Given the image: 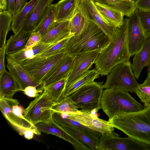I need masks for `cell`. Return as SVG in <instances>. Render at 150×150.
Here are the masks:
<instances>
[{
    "label": "cell",
    "instance_id": "obj_30",
    "mask_svg": "<svg viewBox=\"0 0 150 150\" xmlns=\"http://www.w3.org/2000/svg\"><path fill=\"white\" fill-rule=\"evenodd\" d=\"M109 6L122 12L124 16L129 17L137 9L135 1L123 0H93Z\"/></svg>",
    "mask_w": 150,
    "mask_h": 150
},
{
    "label": "cell",
    "instance_id": "obj_1",
    "mask_svg": "<svg viewBox=\"0 0 150 150\" xmlns=\"http://www.w3.org/2000/svg\"><path fill=\"white\" fill-rule=\"evenodd\" d=\"M128 25L127 18L121 25L114 29L110 41L99 52L94 64L100 75H106L117 64L130 61L127 42Z\"/></svg>",
    "mask_w": 150,
    "mask_h": 150
},
{
    "label": "cell",
    "instance_id": "obj_9",
    "mask_svg": "<svg viewBox=\"0 0 150 150\" xmlns=\"http://www.w3.org/2000/svg\"><path fill=\"white\" fill-rule=\"evenodd\" d=\"M54 102L43 91L31 101L24 111L25 117L35 125L52 119L54 112L52 107Z\"/></svg>",
    "mask_w": 150,
    "mask_h": 150
},
{
    "label": "cell",
    "instance_id": "obj_34",
    "mask_svg": "<svg viewBox=\"0 0 150 150\" xmlns=\"http://www.w3.org/2000/svg\"><path fill=\"white\" fill-rule=\"evenodd\" d=\"M135 93L145 108L150 107V74L142 84H139Z\"/></svg>",
    "mask_w": 150,
    "mask_h": 150
},
{
    "label": "cell",
    "instance_id": "obj_10",
    "mask_svg": "<svg viewBox=\"0 0 150 150\" xmlns=\"http://www.w3.org/2000/svg\"><path fill=\"white\" fill-rule=\"evenodd\" d=\"M113 133L101 135L98 150H147L148 144L130 137H120Z\"/></svg>",
    "mask_w": 150,
    "mask_h": 150
},
{
    "label": "cell",
    "instance_id": "obj_23",
    "mask_svg": "<svg viewBox=\"0 0 150 150\" xmlns=\"http://www.w3.org/2000/svg\"><path fill=\"white\" fill-rule=\"evenodd\" d=\"M32 32L20 31L17 34L11 35L6 45V54L9 56L25 48Z\"/></svg>",
    "mask_w": 150,
    "mask_h": 150
},
{
    "label": "cell",
    "instance_id": "obj_38",
    "mask_svg": "<svg viewBox=\"0 0 150 150\" xmlns=\"http://www.w3.org/2000/svg\"><path fill=\"white\" fill-rule=\"evenodd\" d=\"M138 14L144 35L146 37L150 34V11L138 9Z\"/></svg>",
    "mask_w": 150,
    "mask_h": 150
},
{
    "label": "cell",
    "instance_id": "obj_28",
    "mask_svg": "<svg viewBox=\"0 0 150 150\" xmlns=\"http://www.w3.org/2000/svg\"><path fill=\"white\" fill-rule=\"evenodd\" d=\"M88 21L85 8L80 1L75 14L70 21V33L74 35L79 34Z\"/></svg>",
    "mask_w": 150,
    "mask_h": 150
},
{
    "label": "cell",
    "instance_id": "obj_4",
    "mask_svg": "<svg viewBox=\"0 0 150 150\" xmlns=\"http://www.w3.org/2000/svg\"><path fill=\"white\" fill-rule=\"evenodd\" d=\"M100 106L109 119L116 115L137 112L145 108L128 92L115 88L105 89L103 91Z\"/></svg>",
    "mask_w": 150,
    "mask_h": 150
},
{
    "label": "cell",
    "instance_id": "obj_16",
    "mask_svg": "<svg viewBox=\"0 0 150 150\" xmlns=\"http://www.w3.org/2000/svg\"><path fill=\"white\" fill-rule=\"evenodd\" d=\"M60 125L67 132L76 139L87 145L91 150H98L100 138L102 135L100 133L67 124Z\"/></svg>",
    "mask_w": 150,
    "mask_h": 150
},
{
    "label": "cell",
    "instance_id": "obj_22",
    "mask_svg": "<svg viewBox=\"0 0 150 150\" xmlns=\"http://www.w3.org/2000/svg\"><path fill=\"white\" fill-rule=\"evenodd\" d=\"M60 41L49 43L41 42L33 47L25 48L19 52L8 56L16 62L19 63L33 58L39 54L50 48Z\"/></svg>",
    "mask_w": 150,
    "mask_h": 150
},
{
    "label": "cell",
    "instance_id": "obj_13",
    "mask_svg": "<svg viewBox=\"0 0 150 150\" xmlns=\"http://www.w3.org/2000/svg\"><path fill=\"white\" fill-rule=\"evenodd\" d=\"M137 9L129 19L127 37L128 50L130 57L140 49L145 37L139 22Z\"/></svg>",
    "mask_w": 150,
    "mask_h": 150
},
{
    "label": "cell",
    "instance_id": "obj_27",
    "mask_svg": "<svg viewBox=\"0 0 150 150\" xmlns=\"http://www.w3.org/2000/svg\"><path fill=\"white\" fill-rule=\"evenodd\" d=\"M18 86L14 78L6 70L0 74V98H12L18 91Z\"/></svg>",
    "mask_w": 150,
    "mask_h": 150
},
{
    "label": "cell",
    "instance_id": "obj_2",
    "mask_svg": "<svg viewBox=\"0 0 150 150\" xmlns=\"http://www.w3.org/2000/svg\"><path fill=\"white\" fill-rule=\"evenodd\" d=\"M108 121L114 128L128 136L150 144V107L137 112L116 115Z\"/></svg>",
    "mask_w": 150,
    "mask_h": 150
},
{
    "label": "cell",
    "instance_id": "obj_24",
    "mask_svg": "<svg viewBox=\"0 0 150 150\" xmlns=\"http://www.w3.org/2000/svg\"><path fill=\"white\" fill-rule=\"evenodd\" d=\"M56 4H51L47 8L40 23L33 31H39L43 37L59 24L56 21Z\"/></svg>",
    "mask_w": 150,
    "mask_h": 150
},
{
    "label": "cell",
    "instance_id": "obj_45",
    "mask_svg": "<svg viewBox=\"0 0 150 150\" xmlns=\"http://www.w3.org/2000/svg\"><path fill=\"white\" fill-rule=\"evenodd\" d=\"M7 0H0V12L7 10Z\"/></svg>",
    "mask_w": 150,
    "mask_h": 150
},
{
    "label": "cell",
    "instance_id": "obj_37",
    "mask_svg": "<svg viewBox=\"0 0 150 150\" xmlns=\"http://www.w3.org/2000/svg\"><path fill=\"white\" fill-rule=\"evenodd\" d=\"M52 119L55 122L60 125L67 124L83 128L89 131H94L79 122L68 118L64 113L54 112L52 115Z\"/></svg>",
    "mask_w": 150,
    "mask_h": 150
},
{
    "label": "cell",
    "instance_id": "obj_40",
    "mask_svg": "<svg viewBox=\"0 0 150 150\" xmlns=\"http://www.w3.org/2000/svg\"><path fill=\"white\" fill-rule=\"evenodd\" d=\"M21 91L25 95L30 97L36 98L43 92L37 87L29 86L26 87Z\"/></svg>",
    "mask_w": 150,
    "mask_h": 150
},
{
    "label": "cell",
    "instance_id": "obj_41",
    "mask_svg": "<svg viewBox=\"0 0 150 150\" xmlns=\"http://www.w3.org/2000/svg\"><path fill=\"white\" fill-rule=\"evenodd\" d=\"M135 3L139 10L150 11V0H137Z\"/></svg>",
    "mask_w": 150,
    "mask_h": 150
},
{
    "label": "cell",
    "instance_id": "obj_35",
    "mask_svg": "<svg viewBox=\"0 0 150 150\" xmlns=\"http://www.w3.org/2000/svg\"><path fill=\"white\" fill-rule=\"evenodd\" d=\"M69 96L66 97L59 103H54L52 109L54 112L76 114L79 110Z\"/></svg>",
    "mask_w": 150,
    "mask_h": 150
},
{
    "label": "cell",
    "instance_id": "obj_11",
    "mask_svg": "<svg viewBox=\"0 0 150 150\" xmlns=\"http://www.w3.org/2000/svg\"><path fill=\"white\" fill-rule=\"evenodd\" d=\"M92 112L81 110L76 114L64 113L68 118L101 135L113 132L114 127L108 121L98 118L97 115H93Z\"/></svg>",
    "mask_w": 150,
    "mask_h": 150
},
{
    "label": "cell",
    "instance_id": "obj_26",
    "mask_svg": "<svg viewBox=\"0 0 150 150\" xmlns=\"http://www.w3.org/2000/svg\"><path fill=\"white\" fill-rule=\"evenodd\" d=\"M94 3L100 13L111 26L116 28L122 25L124 15L122 12L105 4Z\"/></svg>",
    "mask_w": 150,
    "mask_h": 150
},
{
    "label": "cell",
    "instance_id": "obj_8",
    "mask_svg": "<svg viewBox=\"0 0 150 150\" xmlns=\"http://www.w3.org/2000/svg\"><path fill=\"white\" fill-rule=\"evenodd\" d=\"M102 83L94 81L78 88L69 96L78 108L97 112L101 108Z\"/></svg>",
    "mask_w": 150,
    "mask_h": 150
},
{
    "label": "cell",
    "instance_id": "obj_12",
    "mask_svg": "<svg viewBox=\"0 0 150 150\" xmlns=\"http://www.w3.org/2000/svg\"><path fill=\"white\" fill-rule=\"evenodd\" d=\"M100 51H93L74 56L73 65L68 76L66 87L77 80L89 70L94 64Z\"/></svg>",
    "mask_w": 150,
    "mask_h": 150
},
{
    "label": "cell",
    "instance_id": "obj_46",
    "mask_svg": "<svg viewBox=\"0 0 150 150\" xmlns=\"http://www.w3.org/2000/svg\"><path fill=\"white\" fill-rule=\"evenodd\" d=\"M147 67H148L147 73L150 74V62Z\"/></svg>",
    "mask_w": 150,
    "mask_h": 150
},
{
    "label": "cell",
    "instance_id": "obj_39",
    "mask_svg": "<svg viewBox=\"0 0 150 150\" xmlns=\"http://www.w3.org/2000/svg\"><path fill=\"white\" fill-rule=\"evenodd\" d=\"M42 36L38 31L33 32L29 38L25 48L33 47L41 42Z\"/></svg>",
    "mask_w": 150,
    "mask_h": 150
},
{
    "label": "cell",
    "instance_id": "obj_36",
    "mask_svg": "<svg viewBox=\"0 0 150 150\" xmlns=\"http://www.w3.org/2000/svg\"><path fill=\"white\" fill-rule=\"evenodd\" d=\"M73 35H71L63 40L35 57H47L66 52V49L69 40Z\"/></svg>",
    "mask_w": 150,
    "mask_h": 150
},
{
    "label": "cell",
    "instance_id": "obj_19",
    "mask_svg": "<svg viewBox=\"0 0 150 150\" xmlns=\"http://www.w3.org/2000/svg\"><path fill=\"white\" fill-rule=\"evenodd\" d=\"M150 62V34L145 37L140 50L134 54L132 65L134 75L137 79L145 66Z\"/></svg>",
    "mask_w": 150,
    "mask_h": 150
},
{
    "label": "cell",
    "instance_id": "obj_5",
    "mask_svg": "<svg viewBox=\"0 0 150 150\" xmlns=\"http://www.w3.org/2000/svg\"><path fill=\"white\" fill-rule=\"evenodd\" d=\"M19 104L18 100L12 98H0V109L3 115L20 135L29 139L37 128L25 117Z\"/></svg>",
    "mask_w": 150,
    "mask_h": 150
},
{
    "label": "cell",
    "instance_id": "obj_7",
    "mask_svg": "<svg viewBox=\"0 0 150 150\" xmlns=\"http://www.w3.org/2000/svg\"><path fill=\"white\" fill-rule=\"evenodd\" d=\"M107 75L106 81L103 85V88H115L135 93L139 83L132 71L130 61L117 64Z\"/></svg>",
    "mask_w": 150,
    "mask_h": 150
},
{
    "label": "cell",
    "instance_id": "obj_6",
    "mask_svg": "<svg viewBox=\"0 0 150 150\" xmlns=\"http://www.w3.org/2000/svg\"><path fill=\"white\" fill-rule=\"evenodd\" d=\"M67 55L65 52L47 57H36L19 64L35 81L43 84Z\"/></svg>",
    "mask_w": 150,
    "mask_h": 150
},
{
    "label": "cell",
    "instance_id": "obj_25",
    "mask_svg": "<svg viewBox=\"0 0 150 150\" xmlns=\"http://www.w3.org/2000/svg\"><path fill=\"white\" fill-rule=\"evenodd\" d=\"M70 21L62 22L50 30L42 37L41 42L49 43L59 41L71 35Z\"/></svg>",
    "mask_w": 150,
    "mask_h": 150
},
{
    "label": "cell",
    "instance_id": "obj_44",
    "mask_svg": "<svg viewBox=\"0 0 150 150\" xmlns=\"http://www.w3.org/2000/svg\"><path fill=\"white\" fill-rule=\"evenodd\" d=\"M26 3V0H16V13L18 12L21 10L25 5Z\"/></svg>",
    "mask_w": 150,
    "mask_h": 150
},
{
    "label": "cell",
    "instance_id": "obj_48",
    "mask_svg": "<svg viewBox=\"0 0 150 150\" xmlns=\"http://www.w3.org/2000/svg\"><path fill=\"white\" fill-rule=\"evenodd\" d=\"M125 0V1H133V0Z\"/></svg>",
    "mask_w": 150,
    "mask_h": 150
},
{
    "label": "cell",
    "instance_id": "obj_29",
    "mask_svg": "<svg viewBox=\"0 0 150 150\" xmlns=\"http://www.w3.org/2000/svg\"><path fill=\"white\" fill-rule=\"evenodd\" d=\"M39 0H30L18 13L13 15L11 27L14 34L18 33L22 28L28 15Z\"/></svg>",
    "mask_w": 150,
    "mask_h": 150
},
{
    "label": "cell",
    "instance_id": "obj_33",
    "mask_svg": "<svg viewBox=\"0 0 150 150\" xmlns=\"http://www.w3.org/2000/svg\"><path fill=\"white\" fill-rule=\"evenodd\" d=\"M13 15L8 10L0 12V48L5 46L8 32L12 30Z\"/></svg>",
    "mask_w": 150,
    "mask_h": 150
},
{
    "label": "cell",
    "instance_id": "obj_3",
    "mask_svg": "<svg viewBox=\"0 0 150 150\" xmlns=\"http://www.w3.org/2000/svg\"><path fill=\"white\" fill-rule=\"evenodd\" d=\"M110 40L97 25L89 20L79 34L70 38L66 52L68 55L75 56L88 52L101 50Z\"/></svg>",
    "mask_w": 150,
    "mask_h": 150
},
{
    "label": "cell",
    "instance_id": "obj_20",
    "mask_svg": "<svg viewBox=\"0 0 150 150\" xmlns=\"http://www.w3.org/2000/svg\"><path fill=\"white\" fill-rule=\"evenodd\" d=\"M74 56L67 55L55 67L49 77L43 83L44 88L68 76L73 65Z\"/></svg>",
    "mask_w": 150,
    "mask_h": 150
},
{
    "label": "cell",
    "instance_id": "obj_17",
    "mask_svg": "<svg viewBox=\"0 0 150 150\" xmlns=\"http://www.w3.org/2000/svg\"><path fill=\"white\" fill-rule=\"evenodd\" d=\"M89 20L97 25L111 40L114 29L100 13L93 0H80Z\"/></svg>",
    "mask_w": 150,
    "mask_h": 150
},
{
    "label": "cell",
    "instance_id": "obj_43",
    "mask_svg": "<svg viewBox=\"0 0 150 150\" xmlns=\"http://www.w3.org/2000/svg\"><path fill=\"white\" fill-rule=\"evenodd\" d=\"M7 10L12 15L16 13V0H7Z\"/></svg>",
    "mask_w": 150,
    "mask_h": 150
},
{
    "label": "cell",
    "instance_id": "obj_32",
    "mask_svg": "<svg viewBox=\"0 0 150 150\" xmlns=\"http://www.w3.org/2000/svg\"><path fill=\"white\" fill-rule=\"evenodd\" d=\"M68 77L62 79L44 88L43 92L55 103H59L64 98Z\"/></svg>",
    "mask_w": 150,
    "mask_h": 150
},
{
    "label": "cell",
    "instance_id": "obj_31",
    "mask_svg": "<svg viewBox=\"0 0 150 150\" xmlns=\"http://www.w3.org/2000/svg\"><path fill=\"white\" fill-rule=\"evenodd\" d=\"M100 74L96 69L89 70L77 80L66 87L64 98L69 96L76 90L94 81Z\"/></svg>",
    "mask_w": 150,
    "mask_h": 150
},
{
    "label": "cell",
    "instance_id": "obj_49",
    "mask_svg": "<svg viewBox=\"0 0 150 150\" xmlns=\"http://www.w3.org/2000/svg\"><path fill=\"white\" fill-rule=\"evenodd\" d=\"M28 0H26V2H28Z\"/></svg>",
    "mask_w": 150,
    "mask_h": 150
},
{
    "label": "cell",
    "instance_id": "obj_14",
    "mask_svg": "<svg viewBox=\"0 0 150 150\" xmlns=\"http://www.w3.org/2000/svg\"><path fill=\"white\" fill-rule=\"evenodd\" d=\"M35 125L41 132L56 135L68 142L72 145L76 150H91L85 144L67 132L53 119L45 122L38 123Z\"/></svg>",
    "mask_w": 150,
    "mask_h": 150
},
{
    "label": "cell",
    "instance_id": "obj_18",
    "mask_svg": "<svg viewBox=\"0 0 150 150\" xmlns=\"http://www.w3.org/2000/svg\"><path fill=\"white\" fill-rule=\"evenodd\" d=\"M53 0H39L28 15L19 31L33 32L40 23L47 8Z\"/></svg>",
    "mask_w": 150,
    "mask_h": 150
},
{
    "label": "cell",
    "instance_id": "obj_15",
    "mask_svg": "<svg viewBox=\"0 0 150 150\" xmlns=\"http://www.w3.org/2000/svg\"><path fill=\"white\" fill-rule=\"evenodd\" d=\"M6 59L7 68L18 85V91H21L28 86H32L43 91V84L35 81L22 66L12 59L8 56Z\"/></svg>",
    "mask_w": 150,
    "mask_h": 150
},
{
    "label": "cell",
    "instance_id": "obj_47",
    "mask_svg": "<svg viewBox=\"0 0 150 150\" xmlns=\"http://www.w3.org/2000/svg\"><path fill=\"white\" fill-rule=\"evenodd\" d=\"M147 150H150V144H148V147Z\"/></svg>",
    "mask_w": 150,
    "mask_h": 150
},
{
    "label": "cell",
    "instance_id": "obj_21",
    "mask_svg": "<svg viewBox=\"0 0 150 150\" xmlns=\"http://www.w3.org/2000/svg\"><path fill=\"white\" fill-rule=\"evenodd\" d=\"M80 0H60L56 4L57 23L70 21L75 14Z\"/></svg>",
    "mask_w": 150,
    "mask_h": 150
},
{
    "label": "cell",
    "instance_id": "obj_42",
    "mask_svg": "<svg viewBox=\"0 0 150 150\" xmlns=\"http://www.w3.org/2000/svg\"><path fill=\"white\" fill-rule=\"evenodd\" d=\"M6 49V45L0 48V74L6 70L4 63Z\"/></svg>",
    "mask_w": 150,
    "mask_h": 150
}]
</instances>
